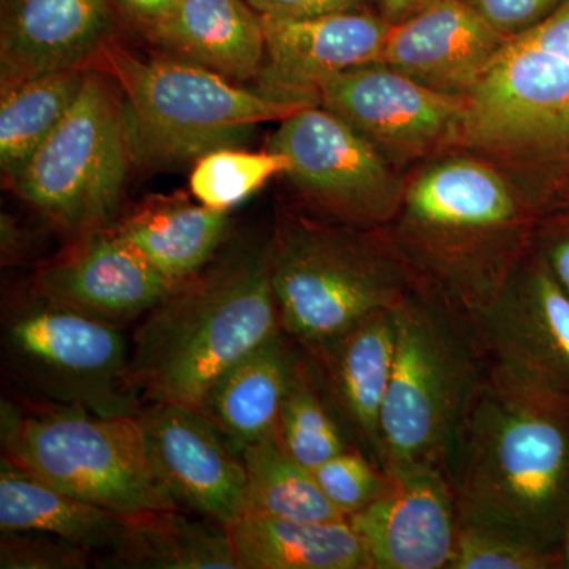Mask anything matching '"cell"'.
Listing matches in <instances>:
<instances>
[{
  "mask_svg": "<svg viewBox=\"0 0 569 569\" xmlns=\"http://www.w3.org/2000/svg\"><path fill=\"white\" fill-rule=\"evenodd\" d=\"M445 473L460 523L561 557L569 526V396L488 367Z\"/></svg>",
  "mask_w": 569,
  "mask_h": 569,
  "instance_id": "6da1fadb",
  "label": "cell"
},
{
  "mask_svg": "<svg viewBox=\"0 0 569 569\" xmlns=\"http://www.w3.org/2000/svg\"><path fill=\"white\" fill-rule=\"evenodd\" d=\"M280 331L268 244L231 250L142 318L130 387L149 402L197 408L217 378Z\"/></svg>",
  "mask_w": 569,
  "mask_h": 569,
  "instance_id": "7a4b0ae2",
  "label": "cell"
},
{
  "mask_svg": "<svg viewBox=\"0 0 569 569\" xmlns=\"http://www.w3.org/2000/svg\"><path fill=\"white\" fill-rule=\"evenodd\" d=\"M396 351L381 417L385 471L445 463L488 373L466 313L417 287L396 307Z\"/></svg>",
  "mask_w": 569,
  "mask_h": 569,
  "instance_id": "3957f363",
  "label": "cell"
},
{
  "mask_svg": "<svg viewBox=\"0 0 569 569\" xmlns=\"http://www.w3.org/2000/svg\"><path fill=\"white\" fill-rule=\"evenodd\" d=\"M99 58L121 92L133 157L142 163H187L219 149L239 148L254 127L283 121L305 108L239 88L183 59L144 61L114 41Z\"/></svg>",
  "mask_w": 569,
  "mask_h": 569,
  "instance_id": "277c9868",
  "label": "cell"
},
{
  "mask_svg": "<svg viewBox=\"0 0 569 569\" xmlns=\"http://www.w3.org/2000/svg\"><path fill=\"white\" fill-rule=\"evenodd\" d=\"M268 257L280 328L298 348L396 309L417 287L391 242L312 220H282Z\"/></svg>",
  "mask_w": 569,
  "mask_h": 569,
  "instance_id": "5b68a950",
  "label": "cell"
},
{
  "mask_svg": "<svg viewBox=\"0 0 569 569\" xmlns=\"http://www.w3.org/2000/svg\"><path fill=\"white\" fill-rule=\"evenodd\" d=\"M0 441L13 466L121 518L181 509L153 470L137 415L2 400Z\"/></svg>",
  "mask_w": 569,
  "mask_h": 569,
  "instance_id": "8992f818",
  "label": "cell"
},
{
  "mask_svg": "<svg viewBox=\"0 0 569 569\" xmlns=\"http://www.w3.org/2000/svg\"><path fill=\"white\" fill-rule=\"evenodd\" d=\"M133 160L121 92L91 70L69 114L10 187L52 223L80 236L108 227Z\"/></svg>",
  "mask_w": 569,
  "mask_h": 569,
  "instance_id": "52a82bcc",
  "label": "cell"
},
{
  "mask_svg": "<svg viewBox=\"0 0 569 569\" xmlns=\"http://www.w3.org/2000/svg\"><path fill=\"white\" fill-rule=\"evenodd\" d=\"M10 369L47 402L86 408L102 417L140 411L130 387V347L119 326L33 293L2 320Z\"/></svg>",
  "mask_w": 569,
  "mask_h": 569,
  "instance_id": "ba28073f",
  "label": "cell"
},
{
  "mask_svg": "<svg viewBox=\"0 0 569 569\" xmlns=\"http://www.w3.org/2000/svg\"><path fill=\"white\" fill-rule=\"evenodd\" d=\"M269 151L288 159L287 174L321 212L356 227L391 222L403 192L376 144L317 104L283 119Z\"/></svg>",
  "mask_w": 569,
  "mask_h": 569,
  "instance_id": "9c48e42d",
  "label": "cell"
},
{
  "mask_svg": "<svg viewBox=\"0 0 569 569\" xmlns=\"http://www.w3.org/2000/svg\"><path fill=\"white\" fill-rule=\"evenodd\" d=\"M459 133L497 151L569 148V62L511 37L466 96Z\"/></svg>",
  "mask_w": 569,
  "mask_h": 569,
  "instance_id": "30bf717a",
  "label": "cell"
},
{
  "mask_svg": "<svg viewBox=\"0 0 569 569\" xmlns=\"http://www.w3.org/2000/svg\"><path fill=\"white\" fill-rule=\"evenodd\" d=\"M470 321L490 369L569 396V298L538 253Z\"/></svg>",
  "mask_w": 569,
  "mask_h": 569,
  "instance_id": "8fae6325",
  "label": "cell"
},
{
  "mask_svg": "<svg viewBox=\"0 0 569 569\" xmlns=\"http://www.w3.org/2000/svg\"><path fill=\"white\" fill-rule=\"evenodd\" d=\"M137 419L153 470L179 508L223 527L244 515L241 455L197 408L149 402Z\"/></svg>",
  "mask_w": 569,
  "mask_h": 569,
  "instance_id": "7c38bea8",
  "label": "cell"
},
{
  "mask_svg": "<svg viewBox=\"0 0 569 569\" xmlns=\"http://www.w3.org/2000/svg\"><path fill=\"white\" fill-rule=\"evenodd\" d=\"M317 103L389 152L417 156L459 133L466 97L437 91L385 63L332 74Z\"/></svg>",
  "mask_w": 569,
  "mask_h": 569,
  "instance_id": "4fadbf2b",
  "label": "cell"
},
{
  "mask_svg": "<svg viewBox=\"0 0 569 569\" xmlns=\"http://www.w3.org/2000/svg\"><path fill=\"white\" fill-rule=\"evenodd\" d=\"M388 477L387 490L348 518L372 569H449L459 512L447 473L419 466Z\"/></svg>",
  "mask_w": 569,
  "mask_h": 569,
  "instance_id": "5bb4252c",
  "label": "cell"
},
{
  "mask_svg": "<svg viewBox=\"0 0 569 569\" xmlns=\"http://www.w3.org/2000/svg\"><path fill=\"white\" fill-rule=\"evenodd\" d=\"M112 227L78 236L41 269L33 293L97 320L123 325L144 317L176 287Z\"/></svg>",
  "mask_w": 569,
  "mask_h": 569,
  "instance_id": "9a60e30c",
  "label": "cell"
},
{
  "mask_svg": "<svg viewBox=\"0 0 569 569\" xmlns=\"http://www.w3.org/2000/svg\"><path fill=\"white\" fill-rule=\"evenodd\" d=\"M266 59L258 91L317 104L318 86L332 74L380 62L391 22L355 10L312 20L263 17Z\"/></svg>",
  "mask_w": 569,
  "mask_h": 569,
  "instance_id": "2e32d148",
  "label": "cell"
},
{
  "mask_svg": "<svg viewBox=\"0 0 569 569\" xmlns=\"http://www.w3.org/2000/svg\"><path fill=\"white\" fill-rule=\"evenodd\" d=\"M396 309L299 348L351 447L381 468V417L396 351ZM383 470V468H381Z\"/></svg>",
  "mask_w": 569,
  "mask_h": 569,
  "instance_id": "e0dca14e",
  "label": "cell"
},
{
  "mask_svg": "<svg viewBox=\"0 0 569 569\" xmlns=\"http://www.w3.org/2000/svg\"><path fill=\"white\" fill-rule=\"evenodd\" d=\"M112 29V0H0L2 89L50 71L88 69Z\"/></svg>",
  "mask_w": 569,
  "mask_h": 569,
  "instance_id": "ac0fdd59",
  "label": "cell"
},
{
  "mask_svg": "<svg viewBox=\"0 0 569 569\" xmlns=\"http://www.w3.org/2000/svg\"><path fill=\"white\" fill-rule=\"evenodd\" d=\"M507 40L467 0H437L391 26L378 63L466 96Z\"/></svg>",
  "mask_w": 569,
  "mask_h": 569,
  "instance_id": "d6986e66",
  "label": "cell"
},
{
  "mask_svg": "<svg viewBox=\"0 0 569 569\" xmlns=\"http://www.w3.org/2000/svg\"><path fill=\"white\" fill-rule=\"evenodd\" d=\"M282 331L213 381L197 410L241 455L272 436L293 378L299 350Z\"/></svg>",
  "mask_w": 569,
  "mask_h": 569,
  "instance_id": "ffe728a7",
  "label": "cell"
},
{
  "mask_svg": "<svg viewBox=\"0 0 569 569\" xmlns=\"http://www.w3.org/2000/svg\"><path fill=\"white\" fill-rule=\"evenodd\" d=\"M149 37L179 59L231 81L257 80L264 66L263 17L247 0H179Z\"/></svg>",
  "mask_w": 569,
  "mask_h": 569,
  "instance_id": "44dd1931",
  "label": "cell"
},
{
  "mask_svg": "<svg viewBox=\"0 0 569 569\" xmlns=\"http://www.w3.org/2000/svg\"><path fill=\"white\" fill-rule=\"evenodd\" d=\"M227 530L241 569H372L348 520L307 522L246 511Z\"/></svg>",
  "mask_w": 569,
  "mask_h": 569,
  "instance_id": "7402d4cb",
  "label": "cell"
},
{
  "mask_svg": "<svg viewBox=\"0 0 569 569\" xmlns=\"http://www.w3.org/2000/svg\"><path fill=\"white\" fill-rule=\"evenodd\" d=\"M112 228L153 268L179 283L211 263L227 238L230 219L228 211L170 198L142 206Z\"/></svg>",
  "mask_w": 569,
  "mask_h": 569,
  "instance_id": "603a6c76",
  "label": "cell"
},
{
  "mask_svg": "<svg viewBox=\"0 0 569 569\" xmlns=\"http://www.w3.org/2000/svg\"><path fill=\"white\" fill-rule=\"evenodd\" d=\"M123 526L121 516L63 492L2 458L0 530L39 531L91 552H111L121 541Z\"/></svg>",
  "mask_w": 569,
  "mask_h": 569,
  "instance_id": "cb8c5ba5",
  "label": "cell"
},
{
  "mask_svg": "<svg viewBox=\"0 0 569 569\" xmlns=\"http://www.w3.org/2000/svg\"><path fill=\"white\" fill-rule=\"evenodd\" d=\"M162 509L126 519L108 567L130 569H241L227 527Z\"/></svg>",
  "mask_w": 569,
  "mask_h": 569,
  "instance_id": "d4e9b609",
  "label": "cell"
},
{
  "mask_svg": "<svg viewBox=\"0 0 569 569\" xmlns=\"http://www.w3.org/2000/svg\"><path fill=\"white\" fill-rule=\"evenodd\" d=\"M89 69L50 71L2 89L0 167L11 182L61 126L88 80Z\"/></svg>",
  "mask_w": 569,
  "mask_h": 569,
  "instance_id": "484cf974",
  "label": "cell"
},
{
  "mask_svg": "<svg viewBox=\"0 0 569 569\" xmlns=\"http://www.w3.org/2000/svg\"><path fill=\"white\" fill-rule=\"evenodd\" d=\"M247 511L307 522H342V511L325 496L316 475L284 451L276 433L242 449Z\"/></svg>",
  "mask_w": 569,
  "mask_h": 569,
  "instance_id": "4316f807",
  "label": "cell"
},
{
  "mask_svg": "<svg viewBox=\"0 0 569 569\" xmlns=\"http://www.w3.org/2000/svg\"><path fill=\"white\" fill-rule=\"evenodd\" d=\"M274 433L284 451L310 470L353 448L326 406L301 350L280 407Z\"/></svg>",
  "mask_w": 569,
  "mask_h": 569,
  "instance_id": "83f0119b",
  "label": "cell"
},
{
  "mask_svg": "<svg viewBox=\"0 0 569 569\" xmlns=\"http://www.w3.org/2000/svg\"><path fill=\"white\" fill-rule=\"evenodd\" d=\"M287 170L288 159L282 153L224 148L197 160L190 176V189L201 204L228 211Z\"/></svg>",
  "mask_w": 569,
  "mask_h": 569,
  "instance_id": "f1b7e54d",
  "label": "cell"
},
{
  "mask_svg": "<svg viewBox=\"0 0 569 569\" xmlns=\"http://www.w3.org/2000/svg\"><path fill=\"white\" fill-rule=\"evenodd\" d=\"M449 569H561V557L507 535L459 522Z\"/></svg>",
  "mask_w": 569,
  "mask_h": 569,
  "instance_id": "f546056e",
  "label": "cell"
},
{
  "mask_svg": "<svg viewBox=\"0 0 569 569\" xmlns=\"http://www.w3.org/2000/svg\"><path fill=\"white\" fill-rule=\"evenodd\" d=\"M312 471L325 496L347 519L369 507L389 485L387 471L356 448L346 449Z\"/></svg>",
  "mask_w": 569,
  "mask_h": 569,
  "instance_id": "4dcf8cb0",
  "label": "cell"
},
{
  "mask_svg": "<svg viewBox=\"0 0 569 569\" xmlns=\"http://www.w3.org/2000/svg\"><path fill=\"white\" fill-rule=\"evenodd\" d=\"M91 550L67 539L39 531H2V569H82L89 567Z\"/></svg>",
  "mask_w": 569,
  "mask_h": 569,
  "instance_id": "1f68e13d",
  "label": "cell"
},
{
  "mask_svg": "<svg viewBox=\"0 0 569 569\" xmlns=\"http://www.w3.org/2000/svg\"><path fill=\"white\" fill-rule=\"evenodd\" d=\"M501 36L511 39L537 24L561 0H467Z\"/></svg>",
  "mask_w": 569,
  "mask_h": 569,
  "instance_id": "d6a6232c",
  "label": "cell"
},
{
  "mask_svg": "<svg viewBox=\"0 0 569 569\" xmlns=\"http://www.w3.org/2000/svg\"><path fill=\"white\" fill-rule=\"evenodd\" d=\"M261 17L279 20H312L361 10L367 0H247Z\"/></svg>",
  "mask_w": 569,
  "mask_h": 569,
  "instance_id": "836d02e7",
  "label": "cell"
},
{
  "mask_svg": "<svg viewBox=\"0 0 569 569\" xmlns=\"http://www.w3.org/2000/svg\"><path fill=\"white\" fill-rule=\"evenodd\" d=\"M518 36L569 62V0Z\"/></svg>",
  "mask_w": 569,
  "mask_h": 569,
  "instance_id": "e575fe53",
  "label": "cell"
},
{
  "mask_svg": "<svg viewBox=\"0 0 569 569\" xmlns=\"http://www.w3.org/2000/svg\"><path fill=\"white\" fill-rule=\"evenodd\" d=\"M112 3L149 36L174 13L179 0H112Z\"/></svg>",
  "mask_w": 569,
  "mask_h": 569,
  "instance_id": "d590c367",
  "label": "cell"
},
{
  "mask_svg": "<svg viewBox=\"0 0 569 569\" xmlns=\"http://www.w3.org/2000/svg\"><path fill=\"white\" fill-rule=\"evenodd\" d=\"M538 254L569 298V231H561L550 238Z\"/></svg>",
  "mask_w": 569,
  "mask_h": 569,
  "instance_id": "8d00e7d4",
  "label": "cell"
},
{
  "mask_svg": "<svg viewBox=\"0 0 569 569\" xmlns=\"http://www.w3.org/2000/svg\"><path fill=\"white\" fill-rule=\"evenodd\" d=\"M437 0H380L381 17L387 18L391 24L407 20L413 17L418 11L425 10L430 3Z\"/></svg>",
  "mask_w": 569,
  "mask_h": 569,
  "instance_id": "74e56055",
  "label": "cell"
},
{
  "mask_svg": "<svg viewBox=\"0 0 569 569\" xmlns=\"http://www.w3.org/2000/svg\"><path fill=\"white\" fill-rule=\"evenodd\" d=\"M561 569H569V526L561 546Z\"/></svg>",
  "mask_w": 569,
  "mask_h": 569,
  "instance_id": "f35d334b",
  "label": "cell"
}]
</instances>
